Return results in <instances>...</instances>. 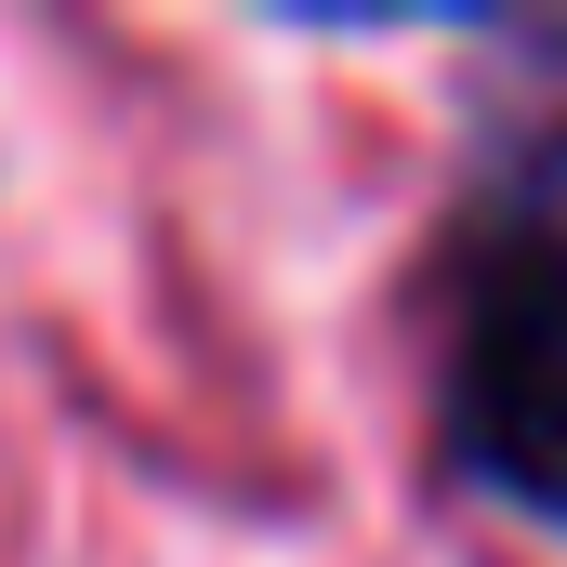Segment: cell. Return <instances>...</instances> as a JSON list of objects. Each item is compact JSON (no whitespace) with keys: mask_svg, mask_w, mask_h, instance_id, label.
I'll list each match as a JSON object with an SVG mask.
<instances>
[{"mask_svg":"<svg viewBox=\"0 0 567 567\" xmlns=\"http://www.w3.org/2000/svg\"><path fill=\"white\" fill-rule=\"evenodd\" d=\"M449 435L488 488L567 515V251H502L449 343Z\"/></svg>","mask_w":567,"mask_h":567,"instance_id":"1","label":"cell"}]
</instances>
